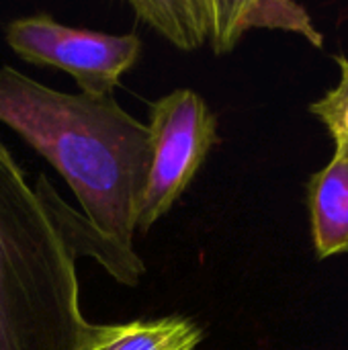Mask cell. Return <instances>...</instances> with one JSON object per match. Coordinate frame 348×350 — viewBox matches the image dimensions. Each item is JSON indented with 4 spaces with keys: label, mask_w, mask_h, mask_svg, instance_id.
I'll use <instances>...</instances> for the list:
<instances>
[{
    "label": "cell",
    "mask_w": 348,
    "mask_h": 350,
    "mask_svg": "<svg viewBox=\"0 0 348 350\" xmlns=\"http://www.w3.org/2000/svg\"><path fill=\"white\" fill-rule=\"evenodd\" d=\"M0 121L64 176L96 230L133 250L152 162L148 125L113 94H68L10 66L0 68Z\"/></svg>",
    "instance_id": "1"
},
{
    "label": "cell",
    "mask_w": 348,
    "mask_h": 350,
    "mask_svg": "<svg viewBox=\"0 0 348 350\" xmlns=\"http://www.w3.org/2000/svg\"><path fill=\"white\" fill-rule=\"evenodd\" d=\"M76 256L0 139V350H78Z\"/></svg>",
    "instance_id": "2"
},
{
    "label": "cell",
    "mask_w": 348,
    "mask_h": 350,
    "mask_svg": "<svg viewBox=\"0 0 348 350\" xmlns=\"http://www.w3.org/2000/svg\"><path fill=\"white\" fill-rule=\"evenodd\" d=\"M148 133L152 162L137 209L139 234L172 209L219 144L215 113L191 88H176L150 105Z\"/></svg>",
    "instance_id": "3"
},
{
    "label": "cell",
    "mask_w": 348,
    "mask_h": 350,
    "mask_svg": "<svg viewBox=\"0 0 348 350\" xmlns=\"http://www.w3.org/2000/svg\"><path fill=\"white\" fill-rule=\"evenodd\" d=\"M8 47L25 62L51 66L72 74L86 96H109L142 55V39L135 33L113 35L76 29L57 23L49 14L21 16L6 25Z\"/></svg>",
    "instance_id": "4"
},
{
    "label": "cell",
    "mask_w": 348,
    "mask_h": 350,
    "mask_svg": "<svg viewBox=\"0 0 348 350\" xmlns=\"http://www.w3.org/2000/svg\"><path fill=\"white\" fill-rule=\"evenodd\" d=\"M209 43L215 53H230L250 29H281L324 45L308 10L289 0H207Z\"/></svg>",
    "instance_id": "5"
},
{
    "label": "cell",
    "mask_w": 348,
    "mask_h": 350,
    "mask_svg": "<svg viewBox=\"0 0 348 350\" xmlns=\"http://www.w3.org/2000/svg\"><path fill=\"white\" fill-rule=\"evenodd\" d=\"M43 203L47 205L59 234L64 236L66 244L70 246L72 254L78 256H90L98 265L107 269V273L127 285L135 287L146 273V265L142 256L135 250L123 248L113 238L105 236L101 230H96L84 215H78L53 189V185L45 178V174H39V180L33 185Z\"/></svg>",
    "instance_id": "6"
},
{
    "label": "cell",
    "mask_w": 348,
    "mask_h": 350,
    "mask_svg": "<svg viewBox=\"0 0 348 350\" xmlns=\"http://www.w3.org/2000/svg\"><path fill=\"white\" fill-rule=\"evenodd\" d=\"M201 340V326L183 316L125 324L88 322L78 350H195Z\"/></svg>",
    "instance_id": "7"
},
{
    "label": "cell",
    "mask_w": 348,
    "mask_h": 350,
    "mask_svg": "<svg viewBox=\"0 0 348 350\" xmlns=\"http://www.w3.org/2000/svg\"><path fill=\"white\" fill-rule=\"evenodd\" d=\"M314 248L320 258L348 252V160H332L308 180Z\"/></svg>",
    "instance_id": "8"
},
{
    "label": "cell",
    "mask_w": 348,
    "mask_h": 350,
    "mask_svg": "<svg viewBox=\"0 0 348 350\" xmlns=\"http://www.w3.org/2000/svg\"><path fill=\"white\" fill-rule=\"evenodd\" d=\"M129 6L178 49L193 51L209 41L207 0H131Z\"/></svg>",
    "instance_id": "9"
},
{
    "label": "cell",
    "mask_w": 348,
    "mask_h": 350,
    "mask_svg": "<svg viewBox=\"0 0 348 350\" xmlns=\"http://www.w3.org/2000/svg\"><path fill=\"white\" fill-rule=\"evenodd\" d=\"M340 76L334 88L322 98L310 105V113L316 115L334 139V154L348 160V57H336Z\"/></svg>",
    "instance_id": "10"
}]
</instances>
